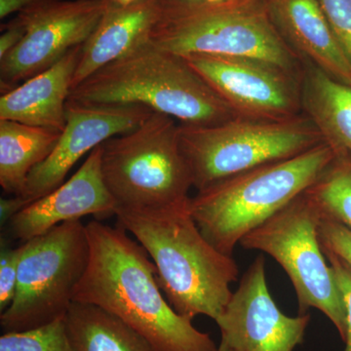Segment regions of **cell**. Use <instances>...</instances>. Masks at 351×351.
Returning <instances> with one entry per match:
<instances>
[{
    "mask_svg": "<svg viewBox=\"0 0 351 351\" xmlns=\"http://www.w3.org/2000/svg\"><path fill=\"white\" fill-rule=\"evenodd\" d=\"M335 156L336 151L324 142L300 156L228 178L189 198V212L208 241L232 257L248 233L304 193Z\"/></svg>",
    "mask_w": 351,
    "mask_h": 351,
    "instance_id": "4",
    "label": "cell"
},
{
    "mask_svg": "<svg viewBox=\"0 0 351 351\" xmlns=\"http://www.w3.org/2000/svg\"><path fill=\"white\" fill-rule=\"evenodd\" d=\"M113 3L119 4V5H130L136 2L142 1V0H110Z\"/></svg>",
    "mask_w": 351,
    "mask_h": 351,
    "instance_id": "30",
    "label": "cell"
},
{
    "mask_svg": "<svg viewBox=\"0 0 351 351\" xmlns=\"http://www.w3.org/2000/svg\"><path fill=\"white\" fill-rule=\"evenodd\" d=\"M319 209L306 191L240 241L246 250L274 258L285 270L297 295L299 314L316 308L346 341V316L331 265L319 240Z\"/></svg>",
    "mask_w": 351,
    "mask_h": 351,
    "instance_id": "9",
    "label": "cell"
},
{
    "mask_svg": "<svg viewBox=\"0 0 351 351\" xmlns=\"http://www.w3.org/2000/svg\"><path fill=\"white\" fill-rule=\"evenodd\" d=\"M302 112L337 152L351 156V84L302 62Z\"/></svg>",
    "mask_w": 351,
    "mask_h": 351,
    "instance_id": "18",
    "label": "cell"
},
{
    "mask_svg": "<svg viewBox=\"0 0 351 351\" xmlns=\"http://www.w3.org/2000/svg\"><path fill=\"white\" fill-rule=\"evenodd\" d=\"M322 218L337 221L351 232V156L337 152L332 162L306 189Z\"/></svg>",
    "mask_w": 351,
    "mask_h": 351,
    "instance_id": "21",
    "label": "cell"
},
{
    "mask_svg": "<svg viewBox=\"0 0 351 351\" xmlns=\"http://www.w3.org/2000/svg\"><path fill=\"white\" fill-rule=\"evenodd\" d=\"M216 351H235L234 350H232V348H230L228 345H226L225 343H223V341H221V343H219V346H218V348H217Z\"/></svg>",
    "mask_w": 351,
    "mask_h": 351,
    "instance_id": "31",
    "label": "cell"
},
{
    "mask_svg": "<svg viewBox=\"0 0 351 351\" xmlns=\"http://www.w3.org/2000/svg\"><path fill=\"white\" fill-rule=\"evenodd\" d=\"M117 204L101 173V145L90 152L75 174L44 197L27 205L9 221L13 237L22 242L44 234L66 221L93 215L97 219L117 214Z\"/></svg>",
    "mask_w": 351,
    "mask_h": 351,
    "instance_id": "14",
    "label": "cell"
},
{
    "mask_svg": "<svg viewBox=\"0 0 351 351\" xmlns=\"http://www.w3.org/2000/svg\"><path fill=\"white\" fill-rule=\"evenodd\" d=\"M101 173L117 208L180 204L189 199L193 186L180 145L179 124L159 112L101 144Z\"/></svg>",
    "mask_w": 351,
    "mask_h": 351,
    "instance_id": "7",
    "label": "cell"
},
{
    "mask_svg": "<svg viewBox=\"0 0 351 351\" xmlns=\"http://www.w3.org/2000/svg\"><path fill=\"white\" fill-rule=\"evenodd\" d=\"M64 323L73 351H158L124 321L95 304L71 302Z\"/></svg>",
    "mask_w": 351,
    "mask_h": 351,
    "instance_id": "20",
    "label": "cell"
},
{
    "mask_svg": "<svg viewBox=\"0 0 351 351\" xmlns=\"http://www.w3.org/2000/svg\"><path fill=\"white\" fill-rule=\"evenodd\" d=\"M21 246L15 298L0 315L4 332L27 331L64 318L89 261L86 226L80 219L54 226Z\"/></svg>",
    "mask_w": 351,
    "mask_h": 351,
    "instance_id": "8",
    "label": "cell"
},
{
    "mask_svg": "<svg viewBox=\"0 0 351 351\" xmlns=\"http://www.w3.org/2000/svg\"><path fill=\"white\" fill-rule=\"evenodd\" d=\"M108 0H49L20 11L25 36L0 60V90L10 91L82 45L96 29Z\"/></svg>",
    "mask_w": 351,
    "mask_h": 351,
    "instance_id": "10",
    "label": "cell"
},
{
    "mask_svg": "<svg viewBox=\"0 0 351 351\" xmlns=\"http://www.w3.org/2000/svg\"><path fill=\"white\" fill-rule=\"evenodd\" d=\"M49 0H0V19H5L13 13H19L27 7Z\"/></svg>",
    "mask_w": 351,
    "mask_h": 351,
    "instance_id": "29",
    "label": "cell"
},
{
    "mask_svg": "<svg viewBox=\"0 0 351 351\" xmlns=\"http://www.w3.org/2000/svg\"><path fill=\"white\" fill-rule=\"evenodd\" d=\"M2 34L0 36V60L5 58L9 53L15 49L23 38H25V25L18 16L7 24L1 25Z\"/></svg>",
    "mask_w": 351,
    "mask_h": 351,
    "instance_id": "27",
    "label": "cell"
},
{
    "mask_svg": "<svg viewBox=\"0 0 351 351\" xmlns=\"http://www.w3.org/2000/svg\"><path fill=\"white\" fill-rule=\"evenodd\" d=\"M335 36L351 66V0H319Z\"/></svg>",
    "mask_w": 351,
    "mask_h": 351,
    "instance_id": "23",
    "label": "cell"
},
{
    "mask_svg": "<svg viewBox=\"0 0 351 351\" xmlns=\"http://www.w3.org/2000/svg\"><path fill=\"white\" fill-rule=\"evenodd\" d=\"M29 203L21 197V196H13L12 198H1L0 200V221L1 226L9 223L10 219L19 213L21 210L24 209Z\"/></svg>",
    "mask_w": 351,
    "mask_h": 351,
    "instance_id": "28",
    "label": "cell"
},
{
    "mask_svg": "<svg viewBox=\"0 0 351 351\" xmlns=\"http://www.w3.org/2000/svg\"><path fill=\"white\" fill-rule=\"evenodd\" d=\"M62 132L0 120V184L14 196H23L27 177L56 147Z\"/></svg>",
    "mask_w": 351,
    "mask_h": 351,
    "instance_id": "19",
    "label": "cell"
},
{
    "mask_svg": "<svg viewBox=\"0 0 351 351\" xmlns=\"http://www.w3.org/2000/svg\"><path fill=\"white\" fill-rule=\"evenodd\" d=\"M179 141L197 191L265 164L300 156L324 143L304 113L285 120L237 117L218 125L179 124Z\"/></svg>",
    "mask_w": 351,
    "mask_h": 351,
    "instance_id": "6",
    "label": "cell"
},
{
    "mask_svg": "<svg viewBox=\"0 0 351 351\" xmlns=\"http://www.w3.org/2000/svg\"><path fill=\"white\" fill-rule=\"evenodd\" d=\"M159 10L160 0H142L130 5H119L108 0L100 22L82 45L73 89L147 41Z\"/></svg>",
    "mask_w": 351,
    "mask_h": 351,
    "instance_id": "17",
    "label": "cell"
},
{
    "mask_svg": "<svg viewBox=\"0 0 351 351\" xmlns=\"http://www.w3.org/2000/svg\"><path fill=\"white\" fill-rule=\"evenodd\" d=\"M272 25L302 62L351 84V66L319 0H263Z\"/></svg>",
    "mask_w": 351,
    "mask_h": 351,
    "instance_id": "15",
    "label": "cell"
},
{
    "mask_svg": "<svg viewBox=\"0 0 351 351\" xmlns=\"http://www.w3.org/2000/svg\"><path fill=\"white\" fill-rule=\"evenodd\" d=\"M184 58L240 117L285 120L304 113L302 75L250 58Z\"/></svg>",
    "mask_w": 351,
    "mask_h": 351,
    "instance_id": "11",
    "label": "cell"
},
{
    "mask_svg": "<svg viewBox=\"0 0 351 351\" xmlns=\"http://www.w3.org/2000/svg\"><path fill=\"white\" fill-rule=\"evenodd\" d=\"M22 246L16 249L2 247L0 252V311L12 304L17 290Z\"/></svg>",
    "mask_w": 351,
    "mask_h": 351,
    "instance_id": "24",
    "label": "cell"
},
{
    "mask_svg": "<svg viewBox=\"0 0 351 351\" xmlns=\"http://www.w3.org/2000/svg\"><path fill=\"white\" fill-rule=\"evenodd\" d=\"M319 240L323 249L339 256L351 267V232L332 221L322 218L319 226Z\"/></svg>",
    "mask_w": 351,
    "mask_h": 351,
    "instance_id": "25",
    "label": "cell"
},
{
    "mask_svg": "<svg viewBox=\"0 0 351 351\" xmlns=\"http://www.w3.org/2000/svg\"><path fill=\"white\" fill-rule=\"evenodd\" d=\"M89 261L73 302L95 304L117 316L158 351H216L207 332L170 306L157 282L156 265L120 226L98 219L86 226Z\"/></svg>",
    "mask_w": 351,
    "mask_h": 351,
    "instance_id": "1",
    "label": "cell"
},
{
    "mask_svg": "<svg viewBox=\"0 0 351 351\" xmlns=\"http://www.w3.org/2000/svg\"><path fill=\"white\" fill-rule=\"evenodd\" d=\"M0 351H73L64 317L22 332H4Z\"/></svg>",
    "mask_w": 351,
    "mask_h": 351,
    "instance_id": "22",
    "label": "cell"
},
{
    "mask_svg": "<svg viewBox=\"0 0 351 351\" xmlns=\"http://www.w3.org/2000/svg\"><path fill=\"white\" fill-rule=\"evenodd\" d=\"M189 201L152 209L117 208L115 217L154 261L157 282L176 313L216 321L232 298L239 265L201 233Z\"/></svg>",
    "mask_w": 351,
    "mask_h": 351,
    "instance_id": "2",
    "label": "cell"
},
{
    "mask_svg": "<svg viewBox=\"0 0 351 351\" xmlns=\"http://www.w3.org/2000/svg\"><path fill=\"white\" fill-rule=\"evenodd\" d=\"M205 1H208V2H223V1H228V0H205Z\"/></svg>",
    "mask_w": 351,
    "mask_h": 351,
    "instance_id": "32",
    "label": "cell"
},
{
    "mask_svg": "<svg viewBox=\"0 0 351 351\" xmlns=\"http://www.w3.org/2000/svg\"><path fill=\"white\" fill-rule=\"evenodd\" d=\"M149 43L180 55L250 58L302 75V60L272 25L263 0H160Z\"/></svg>",
    "mask_w": 351,
    "mask_h": 351,
    "instance_id": "5",
    "label": "cell"
},
{
    "mask_svg": "<svg viewBox=\"0 0 351 351\" xmlns=\"http://www.w3.org/2000/svg\"><path fill=\"white\" fill-rule=\"evenodd\" d=\"M82 45L69 51L51 68L1 94L0 120L63 132L66 103L82 57Z\"/></svg>",
    "mask_w": 351,
    "mask_h": 351,
    "instance_id": "16",
    "label": "cell"
},
{
    "mask_svg": "<svg viewBox=\"0 0 351 351\" xmlns=\"http://www.w3.org/2000/svg\"><path fill=\"white\" fill-rule=\"evenodd\" d=\"M142 105L82 104L68 101L66 127L49 156L34 168L21 197L29 204L64 184L71 168L108 138L138 128L152 113Z\"/></svg>",
    "mask_w": 351,
    "mask_h": 351,
    "instance_id": "13",
    "label": "cell"
},
{
    "mask_svg": "<svg viewBox=\"0 0 351 351\" xmlns=\"http://www.w3.org/2000/svg\"><path fill=\"white\" fill-rule=\"evenodd\" d=\"M323 252L331 265L341 299H343V306H345L346 337V341H343L346 343L343 351H351V267L332 252L326 249H323Z\"/></svg>",
    "mask_w": 351,
    "mask_h": 351,
    "instance_id": "26",
    "label": "cell"
},
{
    "mask_svg": "<svg viewBox=\"0 0 351 351\" xmlns=\"http://www.w3.org/2000/svg\"><path fill=\"white\" fill-rule=\"evenodd\" d=\"M69 101L142 105L189 126L239 117L184 57L149 41L90 75L71 90Z\"/></svg>",
    "mask_w": 351,
    "mask_h": 351,
    "instance_id": "3",
    "label": "cell"
},
{
    "mask_svg": "<svg viewBox=\"0 0 351 351\" xmlns=\"http://www.w3.org/2000/svg\"><path fill=\"white\" fill-rule=\"evenodd\" d=\"M311 314L286 315L272 299L265 258L258 256L216 319L221 341L235 351H294L304 341Z\"/></svg>",
    "mask_w": 351,
    "mask_h": 351,
    "instance_id": "12",
    "label": "cell"
}]
</instances>
